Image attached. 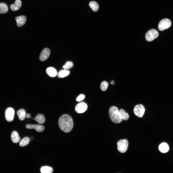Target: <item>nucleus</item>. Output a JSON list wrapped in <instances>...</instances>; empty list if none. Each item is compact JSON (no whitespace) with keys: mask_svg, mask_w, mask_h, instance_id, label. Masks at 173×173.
Wrapping results in <instances>:
<instances>
[{"mask_svg":"<svg viewBox=\"0 0 173 173\" xmlns=\"http://www.w3.org/2000/svg\"><path fill=\"white\" fill-rule=\"evenodd\" d=\"M59 127L62 131L65 133H68L72 130L73 122L71 117L67 114H64L61 116L58 121Z\"/></svg>","mask_w":173,"mask_h":173,"instance_id":"1","label":"nucleus"},{"mask_svg":"<svg viewBox=\"0 0 173 173\" xmlns=\"http://www.w3.org/2000/svg\"><path fill=\"white\" fill-rule=\"evenodd\" d=\"M109 117L112 121L114 123L118 124L121 122L122 119L121 118L117 108L112 106L109 109Z\"/></svg>","mask_w":173,"mask_h":173,"instance_id":"2","label":"nucleus"},{"mask_svg":"<svg viewBox=\"0 0 173 173\" xmlns=\"http://www.w3.org/2000/svg\"><path fill=\"white\" fill-rule=\"evenodd\" d=\"M159 35L158 32L156 30L151 29L146 33L145 36L146 39L148 42L152 41L157 38Z\"/></svg>","mask_w":173,"mask_h":173,"instance_id":"3","label":"nucleus"},{"mask_svg":"<svg viewBox=\"0 0 173 173\" xmlns=\"http://www.w3.org/2000/svg\"><path fill=\"white\" fill-rule=\"evenodd\" d=\"M117 149L119 151L124 153L127 151L128 147V143L126 139H122L119 140L117 143Z\"/></svg>","mask_w":173,"mask_h":173,"instance_id":"4","label":"nucleus"},{"mask_svg":"<svg viewBox=\"0 0 173 173\" xmlns=\"http://www.w3.org/2000/svg\"><path fill=\"white\" fill-rule=\"evenodd\" d=\"M171 21L167 19H164L161 20L159 22L158 28L160 31H162L168 29L171 26Z\"/></svg>","mask_w":173,"mask_h":173,"instance_id":"5","label":"nucleus"},{"mask_svg":"<svg viewBox=\"0 0 173 173\" xmlns=\"http://www.w3.org/2000/svg\"><path fill=\"white\" fill-rule=\"evenodd\" d=\"M133 111L134 114L136 116L141 118L142 117L144 114L145 108L142 105H137L135 107Z\"/></svg>","mask_w":173,"mask_h":173,"instance_id":"6","label":"nucleus"},{"mask_svg":"<svg viewBox=\"0 0 173 173\" xmlns=\"http://www.w3.org/2000/svg\"><path fill=\"white\" fill-rule=\"evenodd\" d=\"M14 114V111L12 108L9 107L6 110L5 113V117L6 121L11 122L13 119Z\"/></svg>","mask_w":173,"mask_h":173,"instance_id":"7","label":"nucleus"},{"mask_svg":"<svg viewBox=\"0 0 173 173\" xmlns=\"http://www.w3.org/2000/svg\"><path fill=\"white\" fill-rule=\"evenodd\" d=\"M87 105L86 103L83 102H80L76 106L75 111L77 113H80L84 112L87 110Z\"/></svg>","mask_w":173,"mask_h":173,"instance_id":"8","label":"nucleus"},{"mask_svg":"<svg viewBox=\"0 0 173 173\" xmlns=\"http://www.w3.org/2000/svg\"><path fill=\"white\" fill-rule=\"evenodd\" d=\"M50 53L49 49L48 48L44 49L42 51L40 55L39 58L42 61L46 60L49 57Z\"/></svg>","mask_w":173,"mask_h":173,"instance_id":"9","label":"nucleus"},{"mask_svg":"<svg viewBox=\"0 0 173 173\" xmlns=\"http://www.w3.org/2000/svg\"><path fill=\"white\" fill-rule=\"evenodd\" d=\"M26 128L28 129H33L38 132L43 131L44 129V126L40 124H27L25 126Z\"/></svg>","mask_w":173,"mask_h":173,"instance_id":"10","label":"nucleus"},{"mask_svg":"<svg viewBox=\"0 0 173 173\" xmlns=\"http://www.w3.org/2000/svg\"><path fill=\"white\" fill-rule=\"evenodd\" d=\"M17 26L20 27L23 25L25 23L26 19L25 16L24 15L20 16L15 17Z\"/></svg>","mask_w":173,"mask_h":173,"instance_id":"11","label":"nucleus"},{"mask_svg":"<svg viewBox=\"0 0 173 173\" xmlns=\"http://www.w3.org/2000/svg\"><path fill=\"white\" fill-rule=\"evenodd\" d=\"M21 5V2L20 0H16L15 3L11 5V9L13 11H16L19 10Z\"/></svg>","mask_w":173,"mask_h":173,"instance_id":"12","label":"nucleus"},{"mask_svg":"<svg viewBox=\"0 0 173 173\" xmlns=\"http://www.w3.org/2000/svg\"><path fill=\"white\" fill-rule=\"evenodd\" d=\"M11 137L12 141L15 143L18 142L20 139L18 133L16 131H13L12 132Z\"/></svg>","mask_w":173,"mask_h":173,"instance_id":"13","label":"nucleus"},{"mask_svg":"<svg viewBox=\"0 0 173 173\" xmlns=\"http://www.w3.org/2000/svg\"><path fill=\"white\" fill-rule=\"evenodd\" d=\"M159 151L163 153L167 152L169 150V147L168 145L166 143H161L159 146Z\"/></svg>","mask_w":173,"mask_h":173,"instance_id":"14","label":"nucleus"},{"mask_svg":"<svg viewBox=\"0 0 173 173\" xmlns=\"http://www.w3.org/2000/svg\"><path fill=\"white\" fill-rule=\"evenodd\" d=\"M46 71L47 74L51 77H55L57 74L56 70L52 67H49L47 68Z\"/></svg>","mask_w":173,"mask_h":173,"instance_id":"15","label":"nucleus"},{"mask_svg":"<svg viewBox=\"0 0 173 173\" xmlns=\"http://www.w3.org/2000/svg\"><path fill=\"white\" fill-rule=\"evenodd\" d=\"M32 119L35 120L37 122L40 124L44 123L45 121V118L44 115L42 114H38L35 118Z\"/></svg>","mask_w":173,"mask_h":173,"instance_id":"16","label":"nucleus"},{"mask_svg":"<svg viewBox=\"0 0 173 173\" xmlns=\"http://www.w3.org/2000/svg\"><path fill=\"white\" fill-rule=\"evenodd\" d=\"M17 114L19 119L21 121L23 120L26 117V113L25 111L23 109H20L18 111Z\"/></svg>","mask_w":173,"mask_h":173,"instance_id":"17","label":"nucleus"},{"mask_svg":"<svg viewBox=\"0 0 173 173\" xmlns=\"http://www.w3.org/2000/svg\"><path fill=\"white\" fill-rule=\"evenodd\" d=\"M70 74V71L68 70L64 69L60 70L57 74L58 77L63 78L67 76Z\"/></svg>","mask_w":173,"mask_h":173,"instance_id":"18","label":"nucleus"},{"mask_svg":"<svg viewBox=\"0 0 173 173\" xmlns=\"http://www.w3.org/2000/svg\"><path fill=\"white\" fill-rule=\"evenodd\" d=\"M40 172L42 173H51L53 171L52 168L48 166H44L40 168Z\"/></svg>","mask_w":173,"mask_h":173,"instance_id":"19","label":"nucleus"},{"mask_svg":"<svg viewBox=\"0 0 173 173\" xmlns=\"http://www.w3.org/2000/svg\"><path fill=\"white\" fill-rule=\"evenodd\" d=\"M120 116L122 119L124 120H128L129 117L128 114L123 109H121L119 111Z\"/></svg>","mask_w":173,"mask_h":173,"instance_id":"20","label":"nucleus"},{"mask_svg":"<svg viewBox=\"0 0 173 173\" xmlns=\"http://www.w3.org/2000/svg\"><path fill=\"white\" fill-rule=\"evenodd\" d=\"M8 8L7 5L5 3H0V14H3L7 12Z\"/></svg>","mask_w":173,"mask_h":173,"instance_id":"21","label":"nucleus"},{"mask_svg":"<svg viewBox=\"0 0 173 173\" xmlns=\"http://www.w3.org/2000/svg\"><path fill=\"white\" fill-rule=\"evenodd\" d=\"M89 5L92 10L94 12L97 11L99 9V6L96 2L92 1L90 2Z\"/></svg>","mask_w":173,"mask_h":173,"instance_id":"22","label":"nucleus"},{"mask_svg":"<svg viewBox=\"0 0 173 173\" xmlns=\"http://www.w3.org/2000/svg\"><path fill=\"white\" fill-rule=\"evenodd\" d=\"M30 141V139L28 137H25L21 140L19 143V145L21 147L25 146L28 144Z\"/></svg>","mask_w":173,"mask_h":173,"instance_id":"23","label":"nucleus"},{"mask_svg":"<svg viewBox=\"0 0 173 173\" xmlns=\"http://www.w3.org/2000/svg\"><path fill=\"white\" fill-rule=\"evenodd\" d=\"M73 66V64L72 62L71 61H68L63 66L62 68L64 69L68 70L72 68Z\"/></svg>","mask_w":173,"mask_h":173,"instance_id":"24","label":"nucleus"},{"mask_svg":"<svg viewBox=\"0 0 173 173\" xmlns=\"http://www.w3.org/2000/svg\"><path fill=\"white\" fill-rule=\"evenodd\" d=\"M108 85V83L106 81H104L102 82L100 86L101 89L103 91H106L107 89Z\"/></svg>","mask_w":173,"mask_h":173,"instance_id":"25","label":"nucleus"},{"mask_svg":"<svg viewBox=\"0 0 173 173\" xmlns=\"http://www.w3.org/2000/svg\"><path fill=\"white\" fill-rule=\"evenodd\" d=\"M85 97L83 94H81L76 99V100L78 102L81 101L85 99Z\"/></svg>","mask_w":173,"mask_h":173,"instance_id":"26","label":"nucleus"},{"mask_svg":"<svg viewBox=\"0 0 173 173\" xmlns=\"http://www.w3.org/2000/svg\"><path fill=\"white\" fill-rule=\"evenodd\" d=\"M26 117L27 118H31V115L29 113H27L26 114Z\"/></svg>","mask_w":173,"mask_h":173,"instance_id":"27","label":"nucleus"},{"mask_svg":"<svg viewBox=\"0 0 173 173\" xmlns=\"http://www.w3.org/2000/svg\"><path fill=\"white\" fill-rule=\"evenodd\" d=\"M114 83H115L114 82L113 80H112V81H111L110 82V83L112 85H114Z\"/></svg>","mask_w":173,"mask_h":173,"instance_id":"28","label":"nucleus"}]
</instances>
